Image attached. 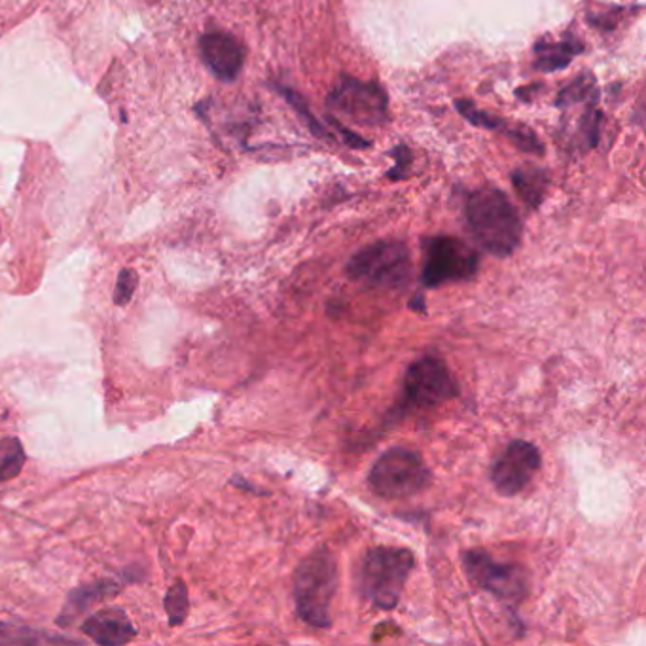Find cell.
Listing matches in <instances>:
<instances>
[{
    "mask_svg": "<svg viewBox=\"0 0 646 646\" xmlns=\"http://www.w3.org/2000/svg\"><path fill=\"white\" fill-rule=\"evenodd\" d=\"M512 184L529 209H539L550 188V175L536 165H522L512 173Z\"/></svg>",
    "mask_w": 646,
    "mask_h": 646,
    "instance_id": "cell-13",
    "label": "cell"
},
{
    "mask_svg": "<svg viewBox=\"0 0 646 646\" xmlns=\"http://www.w3.org/2000/svg\"><path fill=\"white\" fill-rule=\"evenodd\" d=\"M199 52L207 69L223 82H234L245 63V48L242 42L224 31L203 34L199 39Z\"/></svg>",
    "mask_w": 646,
    "mask_h": 646,
    "instance_id": "cell-11",
    "label": "cell"
},
{
    "mask_svg": "<svg viewBox=\"0 0 646 646\" xmlns=\"http://www.w3.org/2000/svg\"><path fill=\"white\" fill-rule=\"evenodd\" d=\"M391 156L394 157V162L397 164L392 165V170L387 173V176L391 178V181H402L408 176V171L411 167V152L406 144H399V146H394L391 151Z\"/></svg>",
    "mask_w": 646,
    "mask_h": 646,
    "instance_id": "cell-22",
    "label": "cell"
},
{
    "mask_svg": "<svg viewBox=\"0 0 646 646\" xmlns=\"http://www.w3.org/2000/svg\"><path fill=\"white\" fill-rule=\"evenodd\" d=\"M82 632L99 645H125L137 635L127 614L120 608H103L92 614L82 624Z\"/></svg>",
    "mask_w": 646,
    "mask_h": 646,
    "instance_id": "cell-12",
    "label": "cell"
},
{
    "mask_svg": "<svg viewBox=\"0 0 646 646\" xmlns=\"http://www.w3.org/2000/svg\"><path fill=\"white\" fill-rule=\"evenodd\" d=\"M25 459V450L20 438H2L0 440V482H10L13 478L20 476Z\"/></svg>",
    "mask_w": 646,
    "mask_h": 646,
    "instance_id": "cell-16",
    "label": "cell"
},
{
    "mask_svg": "<svg viewBox=\"0 0 646 646\" xmlns=\"http://www.w3.org/2000/svg\"><path fill=\"white\" fill-rule=\"evenodd\" d=\"M410 250L402 242H378L352 256L347 275L370 288L399 290L410 281Z\"/></svg>",
    "mask_w": 646,
    "mask_h": 646,
    "instance_id": "cell-5",
    "label": "cell"
},
{
    "mask_svg": "<svg viewBox=\"0 0 646 646\" xmlns=\"http://www.w3.org/2000/svg\"><path fill=\"white\" fill-rule=\"evenodd\" d=\"M480 266L476 250L451 235H437L424 243V266L421 283L438 288L448 283L474 279Z\"/></svg>",
    "mask_w": 646,
    "mask_h": 646,
    "instance_id": "cell-6",
    "label": "cell"
},
{
    "mask_svg": "<svg viewBox=\"0 0 646 646\" xmlns=\"http://www.w3.org/2000/svg\"><path fill=\"white\" fill-rule=\"evenodd\" d=\"M455 106L472 125H478L483 130L504 131V133L509 131L510 125L506 122H503L501 117L493 116L490 112L478 109L469 99H459V101H455Z\"/></svg>",
    "mask_w": 646,
    "mask_h": 646,
    "instance_id": "cell-18",
    "label": "cell"
},
{
    "mask_svg": "<svg viewBox=\"0 0 646 646\" xmlns=\"http://www.w3.org/2000/svg\"><path fill=\"white\" fill-rule=\"evenodd\" d=\"M466 575L478 587H482L496 599L517 605L527 595V575L520 565L499 563L482 550H470L463 554Z\"/></svg>",
    "mask_w": 646,
    "mask_h": 646,
    "instance_id": "cell-9",
    "label": "cell"
},
{
    "mask_svg": "<svg viewBox=\"0 0 646 646\" xmlns=\"http://www.w3.org/2000/svg\"><path fill=\"white\" fill-rule=\"evenodd\" d=\"M582 52H584V44L575 37H567L562 42H554V44L539 42L535 47V69L542 72L562 71Z\"/></svg>",
    "mask_w": 646,
    "mask_h": 646,
    "instance_id": "cell-14",
    "label": "cell"
},
{
    "mask_svg": "<svg viewBox=\"0 0 646 646\" xmlns=\"http://www.w3.org/2000/svg\"><path fill=\"white\" fill-rule=\"evenodd\" d=\"M338 589V567L330 550L319 548L301 560L294 573L296 611L307 626L327 629L332 626L330 607Z\"/></svg>",
    "mask_w": 646,
    "mask_h": 646,
    "instance_id": "cell-2",
    "label": "cell"
},
{
    "mask_svg": "<svg viewBox=\"0 0 646 646\" xmlns=\"http://www.w3.org/2000/svg\"><path fill=\"white\" fill-rule=\"evenodd\" d=\"M103 594H111V587L106 584H92V586L79 587L69 595L66 607L61 616L58 618L59 626H69L80 613H84L85 608L92 605L93 601L101 597Z\"/></svg>",
    "mask_w": 646,
    "mask_h": 646,
    "instance_id": "cell-15",
    "label": "cell"
},
{
    "mask_svg": "<svg viewBox=\"0 0 646 646\" xmlns=\"http://www.w3.org/2000/svg\"><path fill=\"white\" fill-rule=\"evenodd\" d=\"M139 275L133 269H122L117 275L116 288H114V304L127 306L133 294L137 290Z\"/></svg>",
    "mask_w": 646,
    "mask_h": 646,
    "instance_id": "cell-21",
    "label": "cell"
},
{
    "mask_svg": "<svg viewBox=\"0 0 646 646\" xmlns=\"http://www.w3.org/2000/svg\"><path fill=\"white\" fill-rule=\"evenodd\" d=\"M459 386L444 360L423 357L408 368L402 387L400 410H429L455 399Z\"/></svg>",
    "mask_w": 646,
    "mask_h": 646,
    "instance_id": "cell-7",
    "label": "cell"
},
{
    "mask_svg": "<svg viewBox=\"0 0 646 646\" xmlns=\"http://www.w3.org/2000/svg\"><path fill=\"white\" fill-rule=\"evenodd\" d=\"M328 120L332 122L334 127L338 130V133H340L341 139H343V141H346V143L349 144L351 148H368V146H370V143H368V141H362V137H359L357 133H352V131L347 130L346 125H341L340 122L336 120V117L330 116L328 117Z\"/></svg>",
    "mask_w": 646,
    "mask_h": 646,
    "instance_id": "cell-23",
    "label": "cell"
},
{
    "mask_svg": "<svg viewBox=\"0 0 646 646\" xmlns=\"http://www.w3.org/2000/svg\"><path fill=\"white\" fill-rule=\"evenodd\" d=\"M541 451L525 440H512L491 466V480L503 496H514L527 488L541 469Z\"/></svg>",
    "mask_w": 646,
    "mask_h": 646,
    "instance_id": "cell-10",
    "label": "cell"
},
{
    "mask_svg": "<svg viewBox=\"0 0 646 646\" xmlns=\"http://www.w3.org/2000/svg\"><path fill=\"white\" fill-rule=\"evenodd\" d=\"M277 90H279L283 98L287 99L288 103L294 106V111L300 114L301 120H306L307 125H309V130H311L314 135H317V137L320 139H330V133L322 130V125L317 122V117H315L311 112L307 111L309 106H307L306 99L301 98L300 93L293 92V90H288V88H283V85H279Z\"/></svg>",
    "mask_w": 646,
    "mask_h": 646,
    "instance_id": "cell-20",
    "label": "cell"
},
{
    "mask_svg": "<svg viewBox=\"0 0 646 646\" xmlns=\"http://www.w3.org/2000/svg\"><path fill=\"white\" fill-rule=\"evenodd\" d=\"M416 565L410 550L394 546L372 548L360 565V592L379 611L399 605L411 568Z\"/></svg>",
    "mask_w": 646,
    "mask_h": 646,
    "instance_id": "cell-3",
    "label": "cell"
},
{
    "mask_svg": "<svg viewBox=\"0 0 646 646\" xmlns=\"http://www.w3.org/2000/svg\"><path fill=\"white\" fill-rule=\"evenodd\" d=\"M432 482L429 466L418 451L392 448L373 463L368 485L376 495L389 501L410 499L423 493Z\"/></svg>",
    "mask_w": 646,
    "mask_h": 646,
    "instance_id": "cell-4",
    "label": "cell"
},
{
    "mask_svg": "<svg viewBox=\"0 0 646 646\" xmlns=\"http://www.w3.org/2000/svg\"><path fill=\"white\" fill-rule=\"evenodd\" d=\"M464 215L470 232L491 255L504 258L520 247L522 218L501 189L485 186L472 192L466 199Z\"/></svg>",
    "mask_w": 646,
    "mask_h": 646,
    "instance_id": "cell-1",
    "label": "cell"
},
{
    "mask_svg": "<svg viewBox=\"0 0 646 646\" xmlns=\"http://www.w3.org/2000/svg\"><path fill=\"white\" fill-rule=\"evenodd\" d=\"M330 111L360 125H383L389 122V99L376 82H362L341 74L332 92L328 93Z\"/></svg>",
    "mask_w": 646,
    "mask_h": 646,
    "instance_id": "cell-8",
    "label": "cell"
},
{
    "mask_svg": "<svg viewBox=\"0 0 646 646\" xmlns=\"http://www.w3.org/2000/svg\"><path fill=\"white\" fill-rule=\"evenodd\" d=\"M188 611V589L183 582H175V586H171L165 595V613L170 616L171 626H181L186 621Z\"/></svg>",
    "mask_w": 646,
    "mask_h": 646,
    "instance_id": "cell-19",
    "label": "cell"
},
{
    "mask_svg": "<svg viewBox=\"0 0 646 646\" xmlns=\"http://www.w3.org/2000/svg\"><path fill=\"white\" fill-rule=\"evenodd\" d=\"M597 99H599V92H597L594 74H581L573 84H568L565 90H562L555 105L565 109V106L578 105V103H597Z\"/></svg>",
    "mask_w": 646,
    "mask_h": 646,
    "instance_id": "cell-17",
    "label": "cell"
}]
</instances>
